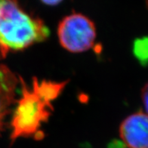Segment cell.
<instances>
[{
	"label": "cell",
	"instance_id": "obj_4",
	"mask_svg": "<svg viewBox=\"0 0 148 148\" xmlns=\"http://www.w3.org/2000/svg\"><path fill=\"white\" fill-rule=\"evenodd\" d=\"M146 113L141 111L126 117L119 127V135L128 148H148Z\"/></svg>",
	"mask_w": 148,
	"mask_h": 148
},
{
	"label": "cell",
	"instance_id": "obj_6",
	"mask_svg": "<svg viewBox=\"0 0 148 148\" xmlns=\"http://www.w3.org/2000/svg\"><path fill=\"white\" fill-rule=\"evenodd\" d=\"M133 53L134 56L143 66H146L147 62V38L136 39L133 45Z\"/></svg>",
	"mask_w": 148,
	"mask_h": 148
},
{
	"label": "cell",
	"instance_id": "obj_3",
	"mask_svg": "<svg viewBox=\"0 0 148 148\" xmlns=\"http://www.w3.org/2000/svg\"><path fill=\"white\" fill-rule=\"evenodd\" d=\"M96 36L95 23L80 13L73 12L64 17L58 27L60 44L71 53L84 52L92 49Z\"/></svg>",
	"mask_w": 148,
	"mask_h": 148
},
{
	"label": "cell",
	"instance_id": "obj_8",
	"mask_svg": "<svg viewBox=\"0 0 148 148\" xmlns=\"http://www.w3.org/2000/svg\"><path fill=\"white\" fill-rule=\"evenodd\" d=\"M44 5L49 6H55L58 5L62 2L63 0H40Z\"/></svg>",
	"mask_w": 148,
	"mask_h": 148
},
{
	"label": "cell",
	"instance_id": "obj_1",
	"mask_svg": "<svg viewBox=\"0 0 148 148\" xmlns=\"http://www.w3.org/2000/svg\"><path fill=\"white\" fill-rule=\"evenodd\" d=\"M20 83L21 95L16 102L10 123L12 144L20 138H42L44 133L41 128L51 114V103L60 95L67 81L39 82L34 78L32 88L27 86L21 78Z\"/></svg>",
	"mask_w": 148,
	"mask_h": 148
},
{
	"label": "cell",
	"instance_id": "obj_5",
	"mask_svg": "<svg viewBox=\"0 0 148 148\" xmlns=\"http://www.w3.org/2000/svg\"><path fill=\"white\" fill-rule=\"evenodd\" d=\"M18 84L15 74L5 65H0V132L4 129L6 117L15 103Z\"/></svg>",
	"mask_w": 148,
	"mask_h": 148
},
{
	"label": "cell",
	"instance_id": "obj_7",
	"mask_svg": "<svg viewBox=\"0 0 148 148\" xmlns=\"http://www.w3.org/2000/svg\"><path fill=\"white\" fill-rule=\"evenodd\" d=\"M147 85H145L142 90V102L144 103V107L145 111H147Z\"/></svg>",
	"mask_w": 148,
	"mask_h": 148
},
{
	"label": "cell",
	"instance_id": "obj_2",
	"mask_svg": "<svg viewBox=\"0 0 148 148\" xmlns=\"http://www.w3.org/2000/svg\"><path fill=\"white\" fill-rule=\"evenodd\" d=\"M49 36L45 23L23 10L18 0H0V45L5 49L21 51Z\"/></svg>",
	"mask_w": 148,
	"mask_h": 148
}]
</instances>
